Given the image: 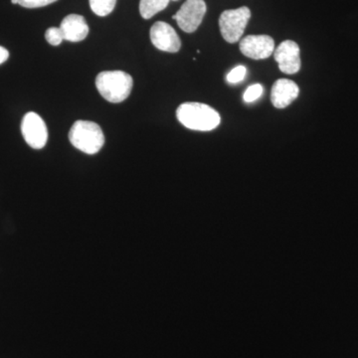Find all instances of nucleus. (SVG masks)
I'll return each mask as SVG.
<instances>
[{
	"label": "nucleus",
	"mask_w": 358,
	"mask_h": 358,
	"mask_svg": "<svg viewBox=\"0 0 358 358\" xmlns=\"http://www.w3.org/2000/svg\"><path fill=\"white\" fill-rule=\"evenodd\" d=\"M176 117L185 128L199 131H210L221 122L217 110L201 103H183L176 110Z\"/></svg>",
	"instance_id": "nucleus-1"
},
{
	"label": "nucleus",
	"mask_w": 358,
	"mask_h": 358,
	"mask_svg": "<svg viewBox=\"0 0 358 358\" xmlns=\"http://www.w3.org/2000/svg\"><path fill=\"white\" fill-rule=\"evenodd\" d=\"M134 80L122 71H105L96 78V87L100 95L110 103H122L129 98Z\"/></svg>",
	"instance_id": "nucleus-2"
},
{
	"label": "nucleus",
	"mask_w": 358,
	"mask_h": 358,
	"mask_svg": "<svg viewBox=\"0 0 358 358\" xmlns=\"http://www.w3.org/2000/svg\"><path fill=\"white\" fill-rule=\"evenodd\" d=\"M71 143L87 155L100 152L105 143V136L98 124L89 121H77L69 131Z\"/></svg>",
	"instance_id": "nucleus-3"
},
{
	"label": "nucleus",
	"mask_w": 358,
	"mask_h": 358,
	"mask_svg": "<svg viewBox=\"0 0 358 358\" xmlns=\"http://www.w3.org/2000/svg\"><path fill=\"white\" fill-rule=\"evenodd\" d=\"M251 18L248 7L242 6L237 9L225 10L219 18L221 35L228 43H236L241 39L245 28Z\"/></svg>",
	"instance_id": "nucleus-4"
},
{
	"label": "nucleus",
	"mask_w": 358,
	"mask_h": 358,
	"mask_svg": "<svg viewBox=\"0 0 358 358\" xmlns=\"http://www.w3.org/2000/svg\"><path fill=\"white\" fill-rule=\"evenodd\" d=\"M207 6L204 0H186L180 9L173 16L179 28L186 33L196 31L201 24Z\"/></svg>",
	"instance_id": "nucleus-5"
},
{
	"label": "nucleus",
	"mask_w": 358,
	"mask_h": 358,
	"mask_svg": "<svg viewBox=\"0 0 358 358\" xmlns=\"http://www.w3.org/2000/svg\"><path fill=\"white\" fill-rule=\"evenodd\" d=\"M21 133L27 145L34 150H41L48 141L46 124L36 113L29 112L23 117Z\"/></svg>",
	"instance_id": "nucleus-6"
},
{
	"label": "nucleus",
	"mask_w": 358,
	"mask_h": 358,
	"mask_svg": "<svg viewBox=\"0 0 358 358\" xmlns=\"http://www.w3.org/2000/svg\"><path fill=\"white\" fill-rule=\"evenodd\" d=\"M150 40L155 48L160 51L176 53L181 47V41L173 26L164 21L155 22L150 28Z\"/></svg>",
	"instance_id": "nucleus-7"
},
{
	"label": "nucleus",
	"mask_w": 358,
	"mask_h": 358,
	"mask_svg": "<svg viewBox=\"0 0 358 358\" xmlns=\"http://www.w3.org/2000/svg\"><path fill=\"white\" fill-rule=\"evenodd\" d=\"M240 50L254 60L267 59L274 53V39L268 35H249L240 42Z\"/></svg>",
	"instance_id": "nucleus-8"
},
{
	"label": "nucleus",
	"mask_w": 358,
	"mask_h": 358,
	"mask_svg": "<svg viewBox=\"0 0 358 358\" xmlns=\"http://www.w3.org/2000/svg\"><path fill=\"white\" fill-rule=\"evenodd\" d=\"M274 58L282 73L296 74L301 69L300 47L292 40H286L274 52Z\"/></svg>",
	"instance_id": "nucleus-9"
},
{
	"label": "nucleus",
	"mask_w": 358,
	"mask_h": 358,
	"mask_svg": "<svg viewBox=\"0 0 358 358\" xmlns=\"http://www.w3.org/2000/svg\"><path fill=\"white\" fill-rule=\"evenodd\" d=\"M300 89L294 81L279 79L273 85L271 101L277 109H285L298 98Z\"/></svg>",
	"instance_id": "nucleus-10"
},
{
	"label": "nucleus",
	"mask_w": 358,
	"mask_h": 358,
	"mask_svg": "<svg viewBox=\"0 0 358 358\" xmlns=\"http://www.w3.org/2000/svg\"><path fill=\"white\" fill-rule=\"evenodd\" d=\"M64 40L70 42L83 41L89 34V26L83 16L70 14L66 16L60 25Z\"/></svg>",
	"instance_id": "nucleus-11"
},
{
	"label": "nucleus",
	"mask_w": 358,
	"mask_h": 358,
	"mask_svg": "<svg viewBox=\"0 0 358 358\" xmlns=\"http://www.w3.org/2000/svg\"><path fill=\"white\" fill-rule=\"evenodd\" d=\"M171 0H141L140 13L141 17L150 20L155 14L164 10Z\"/></svg>",
	"instance_id": "nucleus-12"
},
{
	"label": "nucleus",
	"mask_w": 358,
	"mask_h": 358,
	"mask_svg": "<svg viewBox=\"0 0 358 358\" xmlns=\"http://www.w3.org/2000/svg\"><path fill=\"white\" fill-rule=\"evenodd\" d=\"M92 11L98 16H107L113 13L117 0H89Z\"/></svg>",
	"instance_id": "nucleus-13"
},
{
	"label": "nucleus",
	"mask_w": 358,
	"mask_h": 358,
	"mask_svg": "<svg viewBox=\"0 0 358 358\" xmlns=\"http://www.w3.org/2000/svg\"><path fill=\"white\" fill-rule=\"evenodd\" d=\"M45 38H46L47 42L52 45V46H58V45L62 43L63 40H64V35H63L62 30L60 29V27H50L46 30Z\"/></svg>",
	"instance_id": "nucleus-14"
},
{
	"label": "nucleus",
	"mask_w": 358,
	"mask_h": 358,
	"mask_svg": "<svg viewBox=\"0 0 358 358\" xmlns=\"http://www.w3.org/2000/svg\"><path fill=\"white\" fill-rule=\"evenodd\" d=\"M263 87L260 84L252 85L244 94V101L246 103H253L258 100L263 94Z\"/></svg>",
	"instance_id": "nucleus-15"
},
{
	"label": "nucleus",
	"mask_w": 358,
	"mask_h": 358,
	"mask_svg": "<svg viewBox=\"0 0 358 358\" xmlns=\"http://www.w3.org/2000/svg\"><path fill=\"white\" fill-rule=\"evenodd\" d=\"M247 74L246 67L244 66H238L234 68L229 74L227 75V81L230 84H237L243 81L245 76Z\"/></svg>",
	"instance_id": "nucleus-16"
},
{
	"label": "nucleus",
	"mask_w": 358,
	"mask_h": 358,
	"mask_svg": "<svg viewBox=\"0 0 358 358\" xmlns=\"http://www.w3.org/2000/svg\"><path fill=\"white\" fill-rule=\"evenodd\" d=\"M57 0H18V6L25 7V8H38L54 3Z\"/></svg>",
	"instance_id": "nucleus-17"
},
{
	"label": "nucleus",
	"mask_w": 358,
	"mask_h": 358,
	"mask_svg": "<svg viewBox=\"0 0 358 358\" xmlns=\"http://www.w3.org/2000/svg\"><path fill=\"white\" fill-rule=\"evenodd\" d=\"M9 58V52L4 47L0 46V65L3 64Z\"/></svg>",
	"instance_id": "nucleus-18"
},
{
	"label": "nucleus",
	"mask_w": 358,
	"mask_h": 358,
	"mask_svg": "<svg viewBox=\"0 0 358 358\" xmlns=\"http://www.w3.org/2000/svg\"><path fill=\"white\" fill-rule=\"evenodd\" d=\"M11 3L18 4V0H11Z\"/></svg>",
	"instance_id": "nucleus-19"
},
{
	"label": "nucleus",
	"mask_w": 358,
	"mask_h": 358,
	"mask_svg": "<svg viewBox=\"0 0 358 358\" xmlns=\"http://www.w3.org/2000/svg\"><path fill=\"white\" fill-rule=\"evenodd\" d=\"M173 1H178V0H173Z\"/></svg>",
	"instance_id": "nucleus-20"
}]
</instances>
